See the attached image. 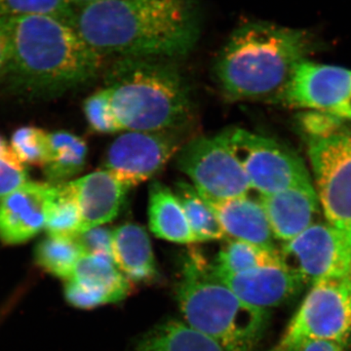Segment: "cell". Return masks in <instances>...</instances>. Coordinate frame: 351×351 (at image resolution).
I'll use <instances>...</instances> for the list:
<instances>
[{"label":"cell","mask_w":351,"mask_h":351,"mask_svg":"<svg viewBox=\"0 0 351 351\" xmlns=\"http://www.w3.org/2000/svg\"><path fill=\"white\" fill-rule=\"evenodd\" d=\"M308 156L328 223L351 244V137L313 138Z\"/></svg>","instance_id":"cell-9"},{"label":"cell","mask_w":351,"mask_h":351,"mask_svg":"<svg viewBox=\"0 0 351 351\" xmlns=\"http://www.w3.org/2000/svg\"><path fill=\"white\" fill-rule=\"evenodd\" d=\"M286 351H343V346L330 339H304Z\"/></svg>","instance_id":"cell-34"},{"label":"cell","mask_w":351,"mask_h":351,"mask_svg":"<svg viewBox=\"0 0 351 351\" xmlns=\"http://www.w3.org/2000/svg\"><path fill=\"white\" fill-rule=\"evenodd\" d=\"M113 230L104 226L90 228L75 237L84 255H106L112 257Z\"/></svg>","instance_id":"cell-32"},{"label":"cell","mask_w":351,"mask_h":351,"mask_svg":"<svg viewBox=\"0 0 351 351\" xmlns=\"http://www.w3.org/2000/svg\"><path fill=\"white\" fill-rule=\"evenodd\" d=\"M282 265L304 284L351 274V244L326 223H313L279 252Z\"/></svg>","instance_id":"cell-10"},{"label":"cell","mask_w":351,"mask_h":351,"mask_svg":"<svg viewBox=\"0 0 351 351\" xmlns=\"http://www.w3.org/2000/svg\"><path fill=\"white\" fill-rule=\"evenodd\" d=\"M69 23L101 57L119 59L184 56L201 32L195 0H104L73 7Z\"/></svg>","instance_id":"cell-1"},{"label":"cell","mask_w":351,"mask_h":351,"mask_svg":"<svg viewBox=\"0 0 351 351\" xmlns=\"http://www.w3.org/2000/svg\"><path fill=\"white\" fill-rule=\"evenodd\" d=\"M73 7L88 5V4L96 3V2L104 1V0H69Z\"/></svg>","instance_id":"cell-36"},{"label":"cell","mask_w":351,"mask_h":351,"mask_svg":"<svg viewBox=\"0 0 351 351\" xmlns=\"http://www.w3.org/2000/svg\"><path fill=\"white\" fill-rule=\"evenodd\" d=\"M10 147L24 165L43 167L48 154V133L36 127H22L13 134Z\"/></svg>","instance_id":"cell-28"},{"label":"cell","mask_w":351,"mask_h":351,"mask_svg":"<svg viewBox=\"0 0 351 351\" xmlns=\"http://www.w3.org/2000/svg\"><path fill=\"white\" fill-rule=\"evenodd\" d=\"M203 198L216 214L226 237L277 251L269 219L260 201L248 195L226 200Z\"/></svg>","instance_id":"cell-17"},{"label":"cell","mask_w":351,"mask_h":351,"mask_svg":"<svg viewBox=\"0 0 351 351\" xmlns=\"http://www.w3.org/2000/svg\"><path fill=\"white\" fill-rule=\"evenodd\" d=\"M10 41L9 75L19 86L57 94L93 80L103 57L90 48L69 21L50 15L0 20Z\"/></svg>","instance_id":"cell-2"},{"label":"cell","mask_w":351,"mask_h":351,"mask_svg":"<svg viewBox=\"0 0 351 351\" xmlns=\"http://www.w3.org/2000/svg\"><path fill=\"white\" fill-rule=\"evenodd\" d=\"M73 13L69 0H0V20L50 15L69 21Z\"/></svg>","instance_id":"cell-27"},{"label":"cell","mask_w":351,"mask_h":351,"mask_svg":"<svg viewBox=\"0 0 351 351\" xmlns=\"http://www.w3.org/2000/svg\"><path fill=\"white\" fill-rule=\"evenodd\" d=\"M177 165L203 197L226 200L249 195L251 186L223 133L201 136L182 145Z\"/></svg>","instance_id":"cell-7"},{"label":"cell","mask_w":351,"mask_h":351,"mask_svg":"<svg viewBox=\"0 0 351 351\" xmlns=\"http://www.w3.org/2000/svg\"><path fill=\"white\" fill-rule=\"evenodd\" d=\"M270 351H286V350H284L282 346H276V348H274V350H271Z\"/></svg>","instance_id":"cell-38"},{"label":"cell","mask_w":351,"mask_h":351,"mask_svg":"<svg viewBox=\"0 0 351 351\" xmlns=\"http://www.w3.org/2000/svg\"><path fill=\"white\" fill-rule=\"evenodd\" d=\"M27 182V173L11 147L0 154V198Z\"/></svg>","instance_id":"cell-30"},{"label":"cell","mask_w":351,"mask_h":351,"mask_svg":"<svg viewBox=\"0 0 351 351\" xmlns=\"http://www.w3.org/2000/svg\"><path fill=\"white\" fill-rule=\"evenodd\" d=\"M177 297L186 324L225 351H252L262 337L267 311L241 301L198 254L184 265Z\"/></svg>","instance_id":"cell-5"},{"label":"cell","mask_w":351,"mask_h":351,"mask_svg":"<svg viewBox=\"0 0 351 351\" xmlns=\"http://www.w3.org/2000/svg\"><path fill=\"white\" fill-rule=\"evenodd\" d=\"M351 337V274L313 284L291 321L280 346L287 350L304 339L345 346Z\"/></svg>","instance_id":"cell-8"},{"label":"cell","mask_w":351,"mask_h":351,"mask_svg":"<svg viewBox=\"0 0 351 351\" xmlns=\"http://www.w3.org/2000/svg\"><path fill=\"white\" fill-rule=\"evenodd\" d=\"M9 147H10V145L7 144L6 141L0 136V154L8 149Z\"/></svg>","instance_id":"cell-37"},{"label":"cell","mask_w":351,"mask_h":351,"mask_svg":"<svg viewBox=\"0 0 351 351\" xmlns=\"http://www.w3.org/2000/svg\"><path fill=\"white\" fill-rule=\"evenodd\" d=\"M277 100L351 119V71L304 60Z\"/></svg>","instance_id":"cell-12"},{"label":"cell","mask_w":351,"mask_h":351,"mask_svg":"<svg viewBox=\"0 0 351 351\" xmlns=\"http://www.w3.org/2000/svg\"><path fill=\"white\" fill-rule=\"evenodd\" d=\"M313 48L311 34L274 23H244L219 53L217 78L232 100L276 98Z\"/></svg>","instance_id":"cell-3"},{"label":"cell","mask_w":351,"mask_h":351,"mask_svg":"<svg viewBox=\"0 0 351 351\" xmlns=\"http://www.w3.org/2000/svg\"><path fill=\"white\" fill-rule=\"evenodd\" d=\"M272 234L284 242L294 239L313 225L319 212L317 193L311 182L295 184L280 193L260 196Z\"/></svg>","instance_id":"cell-15"},{"label":"cell","mask_w":351,"mask_h":351,"mask_svg":"<svg viewBox=\"0 0 351 351\" xmlns=\"http://www.w3.org/2000/svg\"><path fill=\"white\" fill-rule=\"evenodd\" d=\"M54 184L27 182L0 198V240L25 243L45 228Z\"/></svg>","instance_id":"cell-13"},{"label":"cell","mask_w":351,"mask_h":351,"mask_svg":"<svg viewBox=\"0 0 351 351\" xmlns=\"http://www.w3.org/2000/svg\"><path fill=\"white\" fill-rule=\"evenodd\" d=\"M214 272L241 301L265 311L287 302L304 285L283 265H265L233 274Z\"/></svg>","instance_id":"cell-14"},{"label":"cell","mask_w":351,"mask_h":351,"mask_svg":"<svg viewBox=\"0 0 351 351\" xmlns=\"http://www.w3.org/2000/svg\"><path fill=\"white\" fill-rule=\"evenodd\" d=\"M69 279L108 295L112 304L123 300L131 290L130 281L122 274L110 256L83 255Z\"/></svg>","instance_id":"cell-20"},{"label":"cell","mask_w":351,"mask_h":351,"mask_svg":"<svg viewBox=\"0 0 351 351\" xmlns=\"http://www.w3.org/2000/svg\"><path fill=\"white\" fill-rule=\"evenodd\" d=\"M10 66V41L5 27L0 21V77L8 73Z\"/></svg>","instance_id":"cell-35"},{"label":"cell","mask_w":351,"mask_h":351,"mask_svg":"<svg viewBox=\"0 0 351 351\" xmlns=\"http://www.w3.org/2000/svg\"><path fill=\"white\" fill-rule=\"evenodd\" d=\"M149 221L152 233L159 239L180 244L197 242L177 196L159 182L149 186Z\"/></svg>","instance_id":"cell-19"},{"label":"cell","mask_w":351,"mask_h":351,"mask_svg":"<svg viewBox=\"0 0 351 351\" xmlns=\"http://www.w3.org/2000/svg\"><path fill=\"white\" fill-rule=\"evenodd\" d=\"M71 184L82 212L80 233L117 218L130 189L107 170L91 173Z\"/></svg>","instance_id":"cell-16"},{"label":"cell","mask_w":351,"mask_h":351,"mask_svg":"<svg viewBox=\"0 0 351 351\" xmlns=\"http://www.w3.org/2000/svg\"><path fill=\"white\" fill-rule=\"evenodd\" d=\"M282 265L279 251H270L256 245L230 239L212 265L218 274H233L265 265Z\"/></svg>","instance_id":"cell-25"},{"label":"cell","mask_w":351,"mask_h":351,"mask_svg":"<svg viewBox=\"0 0 351 351\" xmlns=\"http://www.w3.org/2000/svg\"><path fill=\"white\" fill-rule=\"evenodd\" d=\"M84 112L88 123L97 133L112 134L119 132L107 88L99 90L86 99L84 101Z\"/></svg>","instance_id":"cell-29"},{"label":"cell","mask_w":351,"mask_h":351,"mask_svg":"<svg viewBox=\"0 0 351 351\" xmlns=\"http://www.w3.org/2000/svg\"><path fill=\"white\" fill-rule=\"evenodd\" d=\"M171 131L122 134L108 149L105 170L129 189L152 179L181 149Z\"/></svg>","instance_id":"cell-11"},{"label":"cell","mask_w":351,"mask_h":351,"mask_svg":"<svg viewBox=\"0 0 351 351\" xmlns=\"http://www.w3.org/2000/svg\"><path fill=\"white\" fill-rule=\"evenodd\" d=\"M107 80L119 131L173 130L188 117V86L164 60L122 58L110 68Z\"/></svg>","instance_id":"cell-4"},{"label":"cell","mask_w":351,"mask_h":351,"mask_svg":"<svg viewBox=\"0 0 351 351\" xmlns=\"http://www.w3.org/2000/svg\"><path fill=\"white\" fill-rule=\"evenodd\" d=\"M112 258L130 282H149L156 279L154 251L143 226L125 223L113 230Z\"/></svg>","instance_id":"cell-18"},{"label":"cell","mask_w":351,"mask_h":351,"mask_svg":"<svg viewBox=\"0 0 351 351\" xmlns=\"http://www.w3.org/2000/svg\"><path fill=\"white\" fill-rule=\"evenodd\" d=\"M175 195L181 203L196 241L226 239L225 230L216 214L195 186L184 182H177Z\"/></svg>","instance_id":"cell-23"},{"label":"cell","mask_w":351,"mask_h":351,"mask_svg":"<svg viewBox=\"0 0 351 351\" xmlns=\"http://www.w3.org/2000/svg\"><path fill=\"white\" fill-rule=\"evenodd\" d=\"M87 145L82 138L66 131L48 133V154L43 165L48 179L58 184L83 169Z\"/></svg>","instance_id":"cell-22"},{"label":"cell","mask_w":351,"mask_h":351,"mask_svg":"<svg viewBox=\"0 0 351 351\" xmlns=\"http://www.w3.org/2000/svg\"><path fill=\"white\" fill-rule=\"evenodd\" d=\"M84 255L75 237H46L41 240L36 251L34 260L38 267L58 278L68 280L73 276L76 263Z\"/></svg>","instance_id":"cell-26"},{"label":"cell","mask_w":351,"mask_h":351,"mask_svg":"<svg viewBox=\"0 0 351 351\" xmlns=\"http://www.w3.org/2000/svg\"><path fill=\"white\" fill-rule=\"evenodd\" d=\"M82 212L71 182L54 184L45 230L49 237L73 239L82 232Z\"/></svg>","instance_id":"cell-24"},{"label":"cell","mask_w":351,"mask_h":351,"mask_svg":"<svg viewBox=\"0 0 351 351\" xmlns=\"http://www.w3.org/2000/svg\"><path fill=\"white\" fill-rule=\"evenodd\" d=\"M223 134L243 168L251 189L260 196L311 182L302 159L276 141L242 128L228 129Z\"/></svg>","instance_id":"cell-6"},{"label":"cell","mask_w":351,"mask_h":351,"mask_svg":"<svg viewBox=\"0 0 351 351\" xmlns=\"http://www.w3.org/2000/svg\"><path fill=\"white\" fill-rule=\"evenodd\" d=\"M64 297L71 306L82 309H91L103 304H112L108 295L84 287L71 279L66 280L64 285Z\"/></svg>","instance_id":"cell-33"},{"label":"cell","mask_w":351,"mask_h":351,"mask_svg":"<svg viewBox=\"0 0 351 351\" xmlns=\"http://www.w3.org/2000/svg\"><path fill=\"white\" fill-rule=\"evenodd\" d=\"M137 351H225L186 322L170 320L143 337Z\"/></svg>","instance_id":"cell-21"},{"label":"cell","mask_w":351,"mask_h":351,"mask_svg":"<svg viewBox=\"0 0 351 351\" xmlns=\"http://www.w3.org/2000/svg\"><path fill=\"white\" fill-rule=\"evenodd\" d=\"M300 123L304 133L311 136V140H313L328 138L341 133L339 129L343 124V120L331 113L313 110L302 113L300 117Z\"/></svg>","instance_id":"cell-31"}]
</instances>
